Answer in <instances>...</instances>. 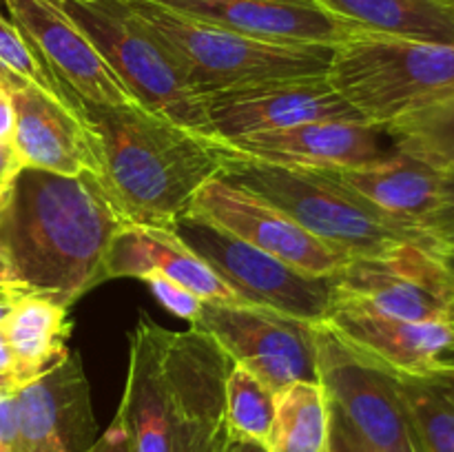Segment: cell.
Wrapping results in <instances>:
<instances>
[{"label": "cell", "mask_w": 454, "mask_h": 452, "mask_svg": "<svg viewBox=\"0 0 454 452\" xmlns=\"http://www.w3.org/2000/svg\"><path fill=\"white\" fill-rule=\"evenodd\" d=\"M233 362L198 328L168 331L145 313L129 332L118 419L131 452H224L226 379Z\"/></svg>", "instance_id": "1"}, {"label": "cell", "mask_w": 454, "mask_h": 452, "mask_svg": "<svg viewBox=\"0 0 454 452\" xmlns=\"http://www.w3.org/2000/svg\"><path fill=\"white\" fill-rule=\"evenodd\" d=\"M127 222L93 173L22 168L0 222V253L18 282L69 308L102 279V260Z\"/></svg>", "instance_id": "2"}, {"label": "cell", "mask_w": 454, "mask_h": 452, "mask_svg": "<svg viewBox=\"0 0 454 452\" xmlns=\"http://www.w3.org/2000/svg\"><path fill=\"white\" fill-rule=\"evenodd\" d=\"M78 105L96 142V177L127 224L176 229L198 191L220 177V140L140 105Z\"/></svg>", "instance_id": "3"}, {"label": "cell", "mask_w": 454, "mask_h": 452, "mask_svg": "<svg viewBox=\"0 0 454 452\" xmlns=\"http://www.w3.org/2000/svg\"><path fill=\"white\" fill-rule=\"evenodd\" d=\"M222 173L286 213L319 242L348 257H386L403 246L446 253V244L421 226L390 215L337 180L331 168L270 164L235 153L220 142Z\"/></svg>", "instance_id": "4"}, {"label": "cell", "mask_w": 454, "mask_h": 452, "mask_svg": "<svg viewBox=\"0 0 454 452\" xmlns=\"http://www.w3.org/2000/svg\"><path fill=\"white\" fill-rule=\"evenodd\" d=\"M326 80L364 122L386 129L454 96V44L357 31L333 49Z\"/></svg>", "instance_id": "5"}, {"label": "cell", "mask_w": 454, "mask_h": 452, "mask_svg": "<svg viewBox=\"0 0 454 452\" xmlns=\"http://www.w3.org/2000/svg\"><path fill=\"white\" fill-rule=\"evenodd\" d=\"M122 3L162 40L186 80L202 96L270 80L326 75L335 49L326 44L264 43L182 16L151 0Z\"/></svg>", "instance_id": "6"}, {"label": "cell", "mask_w": 454, "mask_h": 452, "mask_svg": "<svg viewBox=\"0 0 454 452\" xmlns=\"http://www.w3.org/2000/svg\"><path fill=\"white\" fill-rule=\"evenodd\" d=\"M60 4L142 109L217 140L202 93L186 80L162 40L122 0H62Z\"/></svg>", "instance_id": "7"}, {"label": "cell", "mask_w": 454, "mask_h": 452, "mask_svg": "<svg viewBox=\"0 0 454 452\" xmlns=\"http://www.w3.org/2000/svg\"><path fill=\"white\" fill-rule=\"evenodd\" d=\"M333 306L406 322L454 323L450 257L421 246H403L386 257H353L333 275Z\"/></svg>", "instance_id": "8"}, {"label": "cell", "mask_w": 454, "mask_h": 452, "mask_svg": "<svg viewBox=\"0 0 454 452\" xmlns=\"http://www.w3.org/2000/svg\"><path fill=\"white\" fill-rule=\"evenodd\" d=\"M173 230L247 304L306 323H324L331 315L333 277L301 273L286 261L195 217H182Z\"/></svg>", "instance_id": "9"}, {"label": "cell", "mask_w": 454, "mask_h": 452, "mask_svg": "<svg viewBox=\"0 0 454 452\" xmlns=\"http://www.w3.org/2000/svg\"><path fill=\"white\" fill-rule=\"evenodd\" d=\"M315 372L355 437L380 452H428L393 375L359 357L326 323L313 326Z\"/></svg>", "instance_id": "10"}, {"label": "cell", "mask_w": 454, "mask_h": 452, "mask_svg": "<svg viewBox=\"0 0 454 452\" xmlns=\"http://www.w3.org/2000/svg\"><path fill=\"white\" fill-rule=\"evenodd\" d=\"M191 326L211 335L231 362L260 377L275 394L295 381H317L315 323L253 304L204 301Z\"/></svg>", "instance_id": "11"}, {"label": "cell", "mask_w": 454, "mask_h": 452, "mask_svg": "<svg viewBox=\"0 0 454 452\" xmlns=\"http://www.w3.org/2000/svg\"><path fill=\"white\" fill-rule=\"evenodd\" d=\"M184 217L207 222L315 277H333L353 260L313 238L269 199L222 177H213L198 191Z\"/></svg>", "instance_id": "12"}, {"label": "cell", "mask_w": 454, "mask_h": 452, "mask_svg": "<svg viewBox=\"0 0 454 452\" xmlns=\"http://www.w3.org/2000/svg\"><path fill=\"white\" fill-rule=\"evenodd\" d=\"M204 102L217 140H238L309 122H364L328 84L326 75L211 91L204 93Z\"/></svg>", "instance_id": "13"}, {"label": "cell", "mask_w": 454, "mask_h": 452, "mask_svg": "<svg viewBox=\"0 0 454 452\" xmlns=\"http://www.w3.org/2000/svg\"><path fill=\"white\" fill-rule=\"evenodd\" d=\"M12 22L49 74L91 105H137L89 35L58 0H3Z\"/></svg>", "instance_id": "14"}, {"label": "cell", "mask_w": 454, "mask_h": 452, "mask_svg": "<svg viewBox=\"0 0 454 452\" xmlns=\"http://www.w3.org/2000/svg\"><path fill=\"white\" fill-rule=\"evenodd\" d=\"M328 328L359 357L393 375H454V323L406 322L333 306Z\"/></svg>", "instance_id": "15"}, {"label": "cell", "mask_w": 454, "mask_h": 452, "mask_svg": "<svg viewBox=\"0 0 454 452\" xmlns=\"http://www.w3.org/2000/svg\"><path fill=\"white\" fill-rule=\"evenodd\" d=\"M16 399V452H82L96 441L89 384L78 353H69L47 375L22 386Z\"/></svg>", "instance_id": "16"}, {"label": "cell", "mask_w": 454, "mask_h": 452, "mask_svg": "<svg viewBox=\"0 0 454 452\" xmlns=\"http://www.w3.org/2000/svg\"><path fill=\"white\" fill-rule=\"evenodd\" d=\"M12 102L16 111L12 144L22 167L69 177L96 175V142L78 102L71 106L34 84L16 89Z\"/></svg>", "instance_id": "17"}, {"label": "cell", "mask_w": 454, "mask_h": 452, "mask_svg": "<svg viewBox=\"0 0 454 452\" xmlns=\"http://www.w3.org/2000/svg\"><path fill=\"white\" fill-rule=\"evenodd\" d=\"M151 3L264 43L337 47L359 31L357 27L328 16L310 0H151Z\"/></svg>", "instance_id": "18"}, {"label": "cell", "mask_w": 454, "mask_h": 452, "mask_svg": "<svg viewBox=\"0 0 454 452\" xmlns=\"http://www.w3.org/2000/svg\"><path fill=\"white\" fill-rule=\"evenodd\" d=\"M149 275L173 279L204 301L247 304L173 229L122 224L102 260V279H145Z\"/></svg>", "instance_id": "19"}, {"label": "cell", "mask_w": 454, "mask_h": 452, "mask_svg": "<svg viewBox=\"0 0 454 452\" xmlns=\"http://www.w3.org/2000/svg\"><path fill=\"white\" fill-rule=\"evenodd\" d=\"M386 133L366 122H309L282 131L238 140H220L226 149L270 164L309 168H359L388 158Z\"/></svg>", "instance_id": "20"}, {"label": "cell", "mask_w": 454, "mask_h": 452, "mask_svg": "<svg viewBox=\"0 0 454 452\" xmlns=\"http://www.w3.org/2000/svg\"><path fill=\"white\" fill-rule=\"evenodd\" d=\"M331 173L390 215L437 235L448 251L446 173L399 151L368 167Z\"/></svg>", "instance_id": "21"}, {"label": "cell", "mask_w": 454, "mask_h": 452, "mask_svg": "<svg viewBox=\"0 0 454 452\" xmlns=\"http://www.w3.org/2000/svg\"><path fill=\"white\" fill-rule=\"evenodd\" d=\"M4 335L16 362L18 390L47 375L69 355L71 322L67 306L44 295L27 292L3 319Z\"/></svg>", "instance_id": "22"}, {"label": "cell", "mask_w": 454, "mask_h": 452, "mask_svg": "<svg viewBox=\"0 0 454 452\" xmlns=\"http://www.w3.org/2000/svg\"><path fill=\"white\" fill-rule=\"evenodd\" d=\"M322 12L371 34L454 44V0H310Z\"/></svg>", "instance_id": "23"}, {"label": "cell", "mask_w": 454, "mask_h": 452, "mask_svg": "<svg viewBox=\"0 0 454 452\" xmlns=\"http://www.w3.org/2000/svg\"><path fill=\"white\" fill-rule=\"evenodd\" d=\"M331 401L319 381H295L275 394L269 452H326Z\"/></svg>", "instance_id": "24"}, {"label": "cell", "mask_w": 454, "mask_h": 452, "mask_svg": "<svg viewBox=\"0 0 454 452\" xmlns=\"http://www.w3.org/2000/svg\"><path fill=\"white\" fill-rule=\"evenodd\" d=\"M393 379L426 450L454 452V375H393Z\"/></svg>", "instance_id": "25"}, {"label": "cell", "mask_w": 454, "mask_h": 452, "mask_svg": "<svg viewBox=\"0 0 454 452\" xmlns=\"http://www.w3.org/2000/svg\"><path fill=\"white\" fill-rule=\"evenodd\" d=\"M395 151L439 171H454V96L381 129Z\"/></svg>", "instance_id": "26"}, {"label": "cell", "mask_w": 454, "mask_h": 452, "mask_svg": "<svg viewBox=\"0 0 454 452\" xmlns=\"http://www.w3.org/2000/svg\"><path fill=\"white\" fill-rule=\"evenodd\" d=\"M275 417V393L247 368L233 363L226 379V425L231 439L269 441Z\"/></svg>", "instance_id": "27"}, {"label": "cell", "mask_w": 454, "mask_h": 452, "mask_svg": "<svg viewBox=\"0 0 454 452\" xmlns=\"http://www.w3.org/2000/svg\"><path fill=\"white\" fill-rule=\"evenodd\" d=\"M0 65L7 71H12L13 75H18L20 80H25L27 84L44 89L47 93L56 96L58 100L67 102V105L75 106V102H78L49 74L47 66L35 58V53L25 43L20 31L16 29V25L3 16H0Z\"/></svg>", "instance_id": "28"}, {"label": "cell", "mask_w": 454, "mask_h": 452, "mask_svg": "<svg viewBox=\"0 0 454 452\" xmlns=\"http://www.w3.org/2000/svg\"><path fill=\"white\" fill-rule=\"evenodd\" d=\"M142 282L151 288L155 300L164 306L171 315L184 319V322L195 323V319L200 317V310H202L204 300L195 295L193 291H189L182 284L173 282V279L162 277V275H149Z\"/></svg>", "instance_id": "29"}, {"label": "cell", "mask_w": 454, "mask_h": 452, "mask_svg": "<svg viewBox=\"0 0 454 452\" xmlns=\"http://www.w3.org/2000/svg\"><path fill=\"white\" fill-rule=\"evenodd\" d=\"M18 390L0 393V446L16 452L18 446Z\"/></svg>", "instance_id": "30"}, {"label": "cell", "mask_w": 454, "mask_h": 452, "mask_svg": "<svg viewBox=\"0 0 454 452\" xmlns=\"http://www.w3.org/2000/svg\"><path fill=\"white\" fill-rule=\"evenodd\" d=\"M326 452H359L353 433H350L348 421L344 419V415H341L333 403H331V434H328Z\"/></svg>", "instance_id": "31"}, {"label": "cell", "mask_w": 454, "mask_h": 452, "mask_svg": "<svg viewBox=\"0 0 454 452\" xmlns=\"http://www.w3.org/2000/svg\"><path fill=\"white\" fill-rule=\"evenodd\" d=\"M82 452H131V446H129V437L124 433L122 424L115 417L114 424L96 439L89 448H84Z\"/></svg>", "instance_id": "32"}, {"label": "cell", "mask_w": 454, "mask_h": 452, "mask_svg": "<svg viewBox=\"0 0 454 452\" xmlns=\"http://www.w3.org/2000/svg\"><path fill=\"white\" fill-rule=\"evenodd\" d=\"M22 168L25 167H22L20 158H18L12 142L0 144V189H12Z\"/></svg>", "instance_id": "33"}, {"label": "cell", "mask_w": 454, "mask_h": 452, "mask_svg": "<svg viewBox=\"0 0 454 452\" xmlns=\"http://www.w3.org/2000/svg\"><path fill=\"white\" fill-rule=\"evenodd\" d=\"M16 129V111H13L12 93L0 91V144L12 142Z\"/></svg>", "instance_id": "34"}, {"label": "cell", "mask_w": 454, "mask_h": 452, "mask_svg": "<svg viewBox=\"0 0 454 452\" xmlns=\"http://www.w3.org/2000/svg\"><path fill=\"white\" fill-rule=\"evenodd\" d=\"M0 375H4L7 379H12V384L16 386V362H13V353L9 348L7 335H4L3 322H0Z\"/></svg>", "instance_id": "35"}, {"label": "cell", "mask_w": 454, "mask_h": 452, "mask_svg": "<svg viewBox=\"0 0 454 452\" xmlns=\"http://www.w3.org/2000/svg\"><path fill=\"white\" fill-rule=\"evenodd\" d=\"M443 173H446V239H448L454 230V171H443Z\"/></svg>", "instance_id": "36"}, {"label": "cell", "mask_w": 454, "mask_h": 452, "mask_svg": "<svg viewBox=\"0 0 454 452\" xmlns=\"http://www.w3.org/2000/svg\"><path fill=\"white\" fill-rule=\"evenodd\" d=\"M224 452H269V448H266L264 443L244 441V439H231Z\"/></svg>", "instance_id": "37"}, {"label": "cell", "mask_w": 454, "mask_h": 452, "mask_svg": "<svg viewBox=\"0 0 454 452\" xmlns=\"http://www.w3.org/2000/svg\"><path fill=\"white\" fill-rule=\"evenodd\" d=\"M25 84H27L25 80H20L18 75H13L12 71H7L3 65H0V91L13 93L16 89L25 87Z\"/></svg>", "instance_id": "38"}, {"label": "cell", "mask_w": 454, "mask_h": 452, "mask_svg": "<svg viewBox=\"0 0 454 452\" xmlns=\"http://www.w3.org/2000/svg\"><path fill=\"white\" fill-rule=\"evenodd\" d=\"M0 286H16V288H25L20 282L16 279V275H13L12 266H9V261L4 260V255L0 253ZM27 291V288H25Z\"/></svg>", "instance_id": "39"}, {"label": "cell", "mask_w": 454, "mask_h": 452, "mask_svg": "<svg viewBox=\"0 0 454 452\" xmlns=\"http://www.w3.org/2000/svg\"><path fill=\"white\" fill-rule=\"evenodd\" d=\"M27 295V292H25ZM22 295H18V297H3V300H0V322H3L4 317H7L9 315V310H12V306L16 304L18 300H20Z\"/></svg>", "instance_id": "40"}, {"label": "cell", "mask_w": 454, "mask_h": 452, "mask_svg": "<svg viewBox=\"0 0 454 452\" xmlns=\"http://www.w3.org/2000/svg\"><path fill=\"white\" fill-rule=\"evenodd\" d=\"M9 202H12V189H0V222H3L4 213H7Z\"/></svg>", "instance_id": "41"}, {"label": "cell", "mask_w": 454, "mask_h": 452, "mask_svg": "<svg viewBox=\"0 0 454 452\" xmlns=\"http://www.w3.org/2000/svg\"><path fill=\"white\" fill-rule=\"evenodd\" d=\"M25 292H29V291H25V288H16V286H0V300H3V297L25 295Z\"/></svg>", "instance_id": "42"}, {"label": "cell", "mask_w": 454, "mask_h": 452, "mask_svg": "<svg viewBox=\"0 0 454 452\" xmlns=\"http://www.w3.org/2000/svg\"><path fill=\"white\" fill-rule=\"evenodd\" d=\"M9 390H18V388L12 384V379H7L4 375H0V393H9Z\"/></svg>", "instance_id": "43"}, {"label": "cell", "mask_w": 454, "mask_h": 452, "mask_svg": "<svg viewBox=\"0 0 454 452\" xmlns=\"http://www.w3.org/2000/svg\"><path fill=\"white\" fill-rule=\"evenodd\" d=\"M350 433H353V430H350ZM353 437H355V433H353ZM355 443H357V450L359 452H380V450H375V448L366 446V443H364L362 439H357V437H355Z\"/></svg>", "instance_id": "44"}, {"label": "cell", "mask_w": 454, "mask_h": 452, "mask_svg": "<svg viewBox=\"0 0 454 452\" xmlns=\"http://www.w3.org/2000/svg\"><path fill=\"white\" fill-rule=\"evenodd\" d=\"M448 255L454 257V230H452L450 238H448Z\"/></svg>", "instance_id": "45"}, {"label": "cell", "mask_w": 454, "mask_h": 452, "mask_svg": "<svg viewBox=\"0 0 454 452\" xmlns=\"http://www.w3.org/2000/svg\"><path fill=\"white\" fill-rule=\"evenodd\" d=\"M0 452H12V450H9V448H4V446H0Z\"/></svg>", "instance_id": "46"}, {"label": "cell", "mask_w": 454, "mask_h": 452, "mask_svg": "<svg viewBox=\"0 0 454 452\" xmlns=\"http://www.w3.org/2000/svg\"><path fill=\"white\" fill-rule=\"evenodd\" d=\"M448 257H450V255H448ZM450 264H452V269H454V257H450Z\"/></svg>", "instance_id": "47"}, {"label": "cell", "mask_w": 454, "mask_h": 452, "mask_svg": "<svg viewBox=\"0 0 454 452\" xmlns=\"http://www.w3.org/2000/svg\"><path fill=\"white\" fill-rule=\"evenodd\" d=\"M60 3H62V0H60Z\"/></svg>", "instance_id": "48"}]
</instances>
